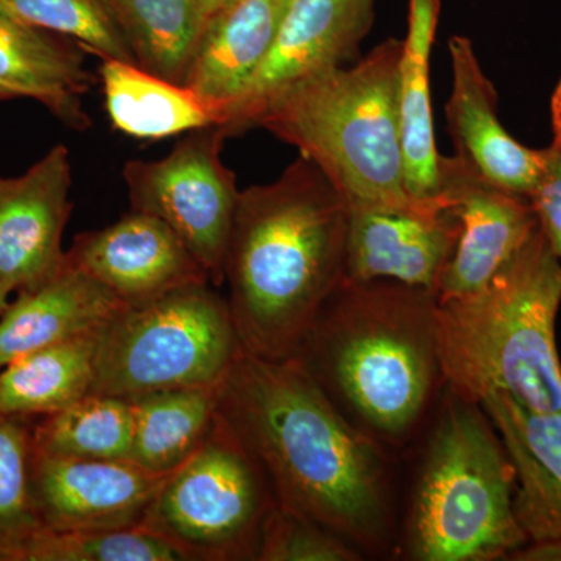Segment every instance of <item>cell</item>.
Instances as JSON below:
<instances>
[{
  "label": "cell",
  "instance_id": "obj_34",
  "mask_svg": "<svg viewBox=\"0 0 561 561\" xmlns=\"http://www.w3.org/2000/svg\"><path fill=\"white\" fill-rule=\"evenodd\" d=\"M232 0H194L195 11H197L198 24L201 32L205 22L213 16L216 11L224 9L225 5L231 3Z\"/></svg>",
  "mask_w": 561,
  "mask_h": 561
},
{
  "label": "cell",
  "instance_id": "obj_36",
  "mask_svg": "<svg viewBox=\"0 0 561 561\" xmlns=\"http://www.w3.org/2000/svg\"><path fill=\"white\" fill-rule=\"evenodd\" d=\"M11 99H14V95L11 94L10 91L3 90V88H0V101H11Z\"/></svg>",
  "mask_w": 561,
  "mask_h": 561
},
{
  "label": "cell",
  "instance_id": "obj_7",
  "mask_svg": "<svg viewBox=\"0 0 561 561\" xmlns=\"http://www.w3.org/2000/svg\"><path fill=\"white\" fill-rule=\"evenodd\" d=\"M242 350L227 298L210 283L191 284L125 308L99 331L91 393L133 400L219 386Z\"/></svg>",
  "mask_w": 561,
  "mask_h": 561
},
{
  "label": "cell",
  "instance_id": "obj_29",
  "mask_svg": "<svg viewBox=\"0 0 561 561\" xmlns=\"http://www.w3.org/2000/svg\"><path fill=\"white\" fill-rule=\"evenodd\" d=\"M31 419L0 415V561H18L41 524L33 513Z\"/></svg>",
  "mask_w": 561,
  "mask_h": 561
},
{
  "label": "cell",
  "instance_id": "obj_22",
  "mask_svg": "<svg viewBox=\"0 0 561 561\" xmlns=\"http://www.w3.org/2000/svg\"><path fill=\"white\" fill-rule=\"evenodd\" d=\"M101 80L113 127L138 139L219 127V111L183 84L173 83L136 62L103 58Z\"/></svg>",
  "mask_w": 561,
  "mask_h": 561
},
{
  "label": "cell",
  "instance_id": "obj_15",
  "mask_svg": "<svg viewBox=\"0 0 561 561\" xmlns=\"http://www.w3.org/2000/svg\"><path fill=\"white\" fill-rule=\"evenodd\" d=\"M442 194L460 224L438 284V300L481 290L538 227L529 198L491 186L456 157H443Z\"/></svg>",
  "mask_w": 561,
  "mask_h": 561
},
{
  "label": "cell",
  "instance_id": "obj_11",
  "mask_svg": "<svg viewBox=\"0 0 561 561\" xmlns=\"http://www.w3.org/2000/svg\"><path fill=\"white\" fill-rule=\"evenodd\" d=\"M460 224L443 195L393 206H351L345 279H389L437 294Z\"/></svg>",
  "mask_w": 561,
  "mask_h": 561
},
{
  "label": "cell",
  "instance_id": "obj_14",
  "mask_svg": "<svg viewBox=\"0 0 561 561\" xmlns=\"http://www.w3.org/2000/svg\"><path fill=\"white\" fill-rule=\"evenodd\" d=\"M66 260L108 287L128 308L180 287L210 283L208 272L175 231L138 210L103 230L81 232L66 251Z\"/></svg>",
  "mask_w": 561,
  "mask_h": 561
},
{
  "label": "cell",
  "instance_id": "obj_31",
  "mask_svg": "<svg viewBox=\"0 0 561 561\" xmlns=\"http://www.w3.org/2000/svg\"><path fill=\"white\" fill-rule=\"evenodd\" d=\"M542 171L529 202L549 245L561 264V151L556 146L542 149Z\"/></svg>",
  "mask_w": 561,
  "mask_h": 561
},
{
  "label": "cell",
  "instance_id": "obj_9",
  "mask_svg": "<svg viewBox=\"0 0 561 561\" xmlns=\"http://www.w3.org/2000/svg\"><path fill=\"white\" fill-rule=\"evenodd\" d=\"M227 135L219 127L192 131L168 157L128 161L124 168L133 210L168 224L208 272L225 283V260L238 206L234 173L220 158Z\"/></svg>",
  "mask_w": 561,
  "mask_h": 561
},
{
  "label": "cell",
  "instance_id": "obj_1",
  "mask_svg": "<svg viewBox=\"0 0 561 561\" xmlns=\"http://www.w3.org/2000/svg\"><path fill=\"white\" fill-rule=\"evenodd\" d=\"M217 413L267 476L278 504L362 553L389 548L381 442L351 423L297 360L242 350L217 386Z\"/></svg>",
  "mask_w": 561,
  "mask_h": 561
},
{
  "label": "cell",
  "instance_id": "obj_25",
  "mask_svg": "<svg viewBox=\"0 0 561 561\" xmlns=\"http://www.w3.org/2000/svg\"><path fill=\"white\" fill-rule=\"evenodd\" d=\"M33 449L44 456L80 460H128L133 404L125 398L88 393L32 426Z\"/></svg>",
  "mask_w": 561,
  "mask_h": 561
},
{
  "label": "cell",
  "instance_id": "obj_16",
  "mask_svg": "<svg viewBox=\"0 0 561 561\" xmlns=\"http://www.w3.org/2000/svg\"><path fill=\"white\" fill-rule=\"evenodd\" d=\"M453 88L446 124L457 158L478 179L529 198L542 171V149L523 146L497 116V92L467 36L449 39Z\"/></svg>",
  "mask_w": 561,
  "mask_h": 561
},
{
  "label": "cell",
  "instance_id": "obj_6",
  "mask_svg": "<svg viewBox=\"0 0 561 561\" xmlns=\"http://www.w3.org/2000/svg\"><path fill=\"white\" fill-rule=\"evenodd\" d=\"M449 393L413 501V559L507 560L527 542L511 457L482 405Z\"/></svg>",
  "mask_w": 561,
  "mask_h": 561
},
{
  "label": "cell",
  "instance_id": "obj_26",
  "mask_svg": "<svg viewBox=\"0 0 561 561\" xmlns=\"http://www.w3.org/2000/svg\"><path fill=\"white\" fill-rule=\"evenodd\" d=\"M136 65L183 84L201 35L194 0H108Z\"/></svg>",
  "mask_w": 561,
  "mask_h": 561
},
{
  "label": "cell",
  "instance_id": "obj_10",
  "mask_svg": "<svg viewBox=\"0 0 561 561\" xmlns=\"http://www.w3.org/2000/svg\"><path fill=\"white\" fill-rule=\"evenodd\" d=\"M375 7L376 0H290L267 57L221 114L220 130L228 138L256 127L280 92L351 60L370 32Z\"/></svg>",
  "mask_w": 561,
  "mask_h": 561
},
{
  "label": "cell",
  "instance_id": "obj_20",
  "mask_svg": "<svg viewBox=\"0 0 561 561\" xmlns=\"http://www.w3.org/2000/svg\"><path fill=\"white\" fill-rule=\"evenodd\" d=\"M83 51L0 7V88L39 102L73 130L91 124L83 98L94 77Z\"/></svg>",
  "mask_w": 561,
  "mask_h": 561
},
{
  "label": "cell",
  "instance_id": "obj_24",
  "mask_svg": "<svg viewBox=\"0 0 561 561\" xmlns=\"http://www.w3.org/2000/svg\"><path fill=\"white\" fill-rule=\"evenodd\" d=\"M98 334L55 343L0 368V415H50L91 393Z\"/></svg>",
  "mask_w": 561,
  "mask_h": 561
},
{
  "label": "cell",
  "instance_id": "obj_37",
  "mask_svg": "<svg viewBox=\"0 0 561 561\" xmlns=\"http://www.w3.org/2000/svg\"><path fill=\"white\" fill-rule=\"evenodd\" d=\"M559 83H561V80L559 81Z\"/></svg>",
  "mask_w": 561,
  "mask_h": 561
},
{
  "label": "cell",
  "instance_id": "obj_30",
  "mask_svg": "<svg viewBox=\"0 0 561 561\" xmlns=\"http://www.w3.org/2000/svg\"><path fill=\"white\" fill-rule=\"evenodd\" d=\"M359 549L276 502L262 524L260 561H359Z\"/></svg>",
  "mask_w": 561,
  "mask_h": 561
},
{
  "label": "cell",
  "instance_id": "obj_13",
  "mask_svg": "<svg viewBox=\"0 0 561 561\" xmlns=\"http://www.w3.org/2000/svg\"><path fill=\"white\" fill-rule=\"evenodd\" d=\"M70 187L72 164L62 144L22 175H0V283L10 294L39 286L61 267Z\"/></svg>",
  "mask_w": 561,
  "mask_h": 561
},
{
  "label": "cell",
  "instance_id": "obj_33",
  "mask_svg": "<svg viewBox=\"0 0 561 561\" xmlns=\"http://www.w3.org/2000/svg\"><path fill=\"white\" fill-rule=\"evenodd\" d=\"M553 146L561 151V83L557 84L551 99Z\"/></svg>",
  "mask_w": 561,
  "mask_h": 561
},
{
  "label": "cell",
  "instance_id": "obj_3",
  "mask_svg": "<svg viewBox=\"0 0 561 561\" xmlns=\"http://www.w3.org/2000/svg\"><path fill=\"white\" fill-rule=\"evenodd\" d=\"M438 297L389 279H343L313 319L294 360L378 442L411 434L442 378Z\"/></svg>",
  "mask_w": 561,
  "mask_h": 561
},
{
  "label": "cell",
  "instance_id": "obj_5",
  "mask_svg": "<svg viewBox=\"0 0 561 561\" xmlns=\"http://www.w3.org/2000/svg\"><path fill=\"white\" fill-rule=\"evenodd\" d=\"M401 57L402 41L387 39L353 68L320 70L276 95L256 127L297 147L350 208L404 205Z\"/></svg>",
  "mask_w": 561,
  "mask_h": 561
},
{
  "label": "cell",
  "instance_id": "obj_32",
  "mask_svg": "<svg viewBox=\"0 0 561 561\" xmlns=\"http://www.w3.org/2000/svg\"><path fill=\"white\" fill-rule=\"evenodd\" d=\"M507 560L513 561H561V538L530 541L513 551Z\"/></svg>",
  "mask_w": 561,
  "mask_h": 561
},
{
  "label": "cell",
  "instance_id": "obj_28",
  "mask_svg": "<svg viewBox=\"0 0 561 561\" xmlns=\"http://www.w3.org/2000/svg\"><path fill=\"white\" fill-rule=\"evenodd\" d=\"M18 561H183L168 542L142 527L50 530L39 527Z\"/></svg>",
  "mask_w": 561,
  "mask_h": 561
},
{
  "label": "cell",
  "instance_id": "obj_27",
  "mask_svg": "<svg viewBox=\"0 0 561 561\" xmlns=\"http://www.w3.org/2000/svg\"><path fill=\"white\" fill-rule=\"evenodd\" d=\"M20 20L76 41L84 51L136 62L108 0H0Z\"/></svg>",
  "mask_w": 561,
  "mask_h": 561
},
{
  "label": "cell",
  "instance_id": "obj_21",
  "mask_svg": "<svg viewBox=\"0 0 561 561\" xmlns=\"http://www.w3.org/2000/svg\"><path fill=\"white\" fill-rule=\"evenodd\" d=\"M440 0H411L408 36L402 39L400 122L405 191L415 201L442 194V158L432 124L430 60Z\"/></svg>",
  "mask_w": 561,
  "mask_h": 561
},
{
  "label": "cell",
  "instance_id": "obj_18",
  "mask_svg": "<svg viewBox=\"0 0 561 561\" xmlns=\"http://www.w3.org/2000/svg\"><path fill=\"white\" fill-rule=\"evenodd\" d=\"M128 308L87 272L62 261L39 286L20 291L0 313V368L55 343L95 334Z\"/></svg>",
  "mask_w": 561,
  "mask_h": 561
},
{
  "label": "cell",
  "instance_id": "obj_35",
  "mask_svg": "<svg viewBox=\"0 0 561 561\" xmlns=\"http://www.w3.org/2000/svg\"><path fill=\"white\" fill-rule=\"evenodd\" d=\"M10 295V291L2 286V283H0V313H2L3 311H5L7 308H9Z\"/></svg>",
  "mask_w": 561,
  "mask_h": 561
},
{
  "label": "cell",
  "instance_id": "obj_4",
  "mask_svg": "<svg viewBox=\"0 0 561 561\" xmlns=\"http://www.w3.org/2000/svg\"><path fill=\"white\" fill-rule=\"evenodd\" d=\"M560 305L561 264L538 224L481 290L438 300L443 381L476 404L504 393L531 411L561 413Z\"/></svg>",
  "mask_w": 561,
  "mask_h": 561
},
{
  "label": "cell",
  "instance_id": "obj_8",
  "mask_svg": "<svg viewBox=\"0 0 561 561\" xmlns=\"http://www.w3.org/2000/svg\"><path fill=\"white\" fill-rule=\"evenodd\" d=\"M275 504L267 476L217 413L201 448L161 483L139 527L183 561L256 560Z\"/></svg>",
  "mask_w": 561,
  "mask_h": 561
},
{
  "label": "cell",
  "instance_id": "obj_17",
  "mask_svg": "<svg viewBox=\"0 0 561 561\" xmlns=\"http://www.w3.org/2000/svg\"><path fill=\"white\" fill-rule=\"evenodd\" d=\"M479 404L511 457L513 512L527 542L561 538V413L531 411L504 393Z\"/></svg>",
  "mask_w": 561,
  "mask_h": 561
},
{
  "label": "cell",
  "instance_id": "obj_23",
  "mask_svg": "<svg viewBox=\"0 0 561 561\" xmlns=\"http://www.w3.org/2000/svg\"><path fill=\"white\" fill-rule=\"evenodd\" d=\"M133 463L171 474L208 437L217 419V386L176 387L133 398Z\"/></svg>",
  "mask_w": 561,
  "mask_h": 561
},
{
  "label": "cell",
  "instance_id": "obj_2",
  "mask_svg": "<svg viewBox=\"0 0 561 561\" xmlns=\"http://www.w3.org/2000/svg\"><path fill=\"white\" fill-rule=\"evenodd\" d=\"M350 206L301 157L271 184L239 194L225 283L242 348L294 359L323 302L345 279Z\"/></svg>",
  "mask_w": 561,
  "mask_h": 561
},
{
  "label": "cell",
  "instance_id": "obj_12",
  "mask_svg": "<svg viewBox=\"0 0 561 561\" xmlns=\"http://www.w3.org/2000/svg\"><path fill=\"white\" fill-rule=\"evenodd\" d=\"M131 460H80L33 449V513L50 530H110L139 526L161 483Z\"/></svg>",
  "mask_w": 561,
  "mask_h": 561
},
{
  "label": "cell",
  "instance_id": "obj_19",
  "mask_svg": "<svg viewBox=\"0 0 561 561\" xmlns=\"http://www.w3.org/2000/svg\"><path fill=\"white\" fill-rule=\"evenodd\" d=\"M289 3L232 0L203 25L183 87L219 111L220 121L267 57Z\"/></svg>",
  "mask_w": 561,
  "mask_h": 561
}]
</instances>
